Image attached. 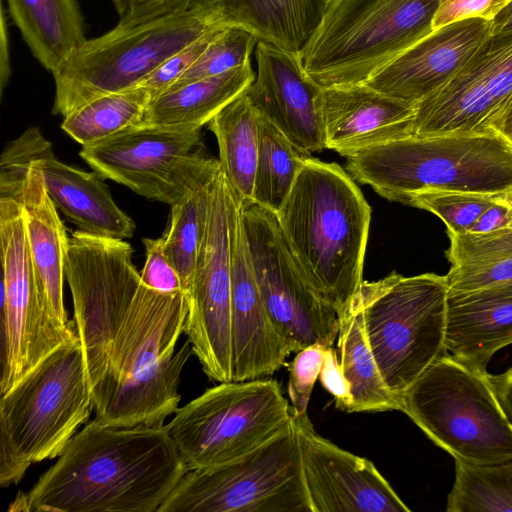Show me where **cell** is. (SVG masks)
<instances>
[{
    "instance_id": "6da1fadb",
    "label": "cell",
    "mask_w": 512,
    "mask_h": 512,
    "mask_svg": "<svg viewBox=\"0 0 512 512\" xmlns=\"http://www.w3.org/2000/svg\"><path fill=\"white\" fill-rule=\"evenodd\" d=\"M186 472L164 424L110 426L94 419L8 510L158 512Z\"/></svg>"
},
{
    "instance_id": "7a4b0ae2",
    "label": "cell",
    "mask_w": 512,
    "mask_h": 512,
    "mask_svg": "<svg viewBox=\"0 0 512 512\" xmlns=\"http://www.w3.org/2000/svg\"><path fill=\"white\" fill-rule=\"evenodd\" d=\"M276 213L285 240L315 291L339 319L358 296L371 208L350 174L307 157Z\"/></svg>"
},
{
    "instance_id": "3957f363",
    "label": "cell",
    "mask_w": 512,
    "mask_h": 512,
    "mask_svg": "<svg viewBox=\"0 0 512 512\" xmlns=\"http://www.w3.org/2000/svg\"><path fill=\"white\" fill-rule=\"evenodd\" d=\"M187 312L184 291L160 292L141 281L105 373L91 389L96 421L156 425L175 414L181 372L193 353L188 340L175 353Z\"/></svg>"
},
{
    "instance_id": "277c9868",
    "label": "cell",
    "mask_w": 512,
    "mask_h": 512,
    "mask_svg": "<svg viewBox=\"0 0 512 512\" xmlns=\"http://www.w3.org/2000/svg\"><path fill=\"white\" fill-rule=\"evenodd\" d=\"M346 158L355 181L402 204L427 190L497 194L512 187V144L494 130L409 136Z\"/></svg>"
},
{
    "instance_id": "5b68a950",
    "label": "cell",
    "mask_w": 512,
    "mask_h": 512,
    "mask_svg": "<svg viewBox=\"0 0 512 512\" xmlns=\"http://www.w3.org/2000/svg\"><path fill=\"white\" fill-rule=\"evenodd\" d=\"M94 409L78 336L55 349L0 399V485L58 457Z\"/></svg>"
},
{
    "instance_id": "8992f818",
    "label": "cell",
    "mask_w": 512,
    "mask_h": 512,
    "mask_svg": "<svg viewBox=\"0 0 512 512\" xmlns=\"http://www.w3.org/2000/svg\"><path fill=\"white\" fill-rule=\"evenodd\" d=\"M437 0H330L301 59L322 87L366 82L433 31Z\"/></svg>"
},
{
    "instance_id": "52a82bcc",
    "label": "cell",
    "mask_w": 512,
    "mask_h": 512,
    "mask_svg": "<svg viewBox=\"0 0 512 512\" xmlns=\"http://www.w3.org/2000/svg\"><path fill=\"white\" fill-rule=\"evenodd\" d=\"M365 336L382 378L397 398L447 352L445 276L392 272L364 281L357 296Z\"/></svg>"
},
{
    "instance_id": "ba28073f",
    "label": "cell",
    "mask_w": 512,
    "mask_h": 512,
    "mask_svg": "<svg viewBox=\"0 0 512 512\" xmlns=\"http://www.w3.org/2000/svg\"><path fill=\"white\" fill-rule=\"evenodd\" d=\"M400 411L455 460L490 464L512 459V424L489 373L449 353L406 391Z\"/></svg>"
},
{
    "instance_id": "9c48e42d",
    "label": "cell",
    "mask_w": 512,
    "mask_h": 512,
    "mask_svg": "<svg viewBox=\"0 0 512 512\" xmlns=\"http://www.w3.org/2000/svg\"><path fill=\"white\" fill-rule=\"evenodd\" d=\"M221 24L214 11L160 18L89 39L55 74L52 112L63 117L100 96L136 87L170 56Z\"/></svg>"
},
{
    "instance_id": "30bf717a",
    "label": "cell",
    "mask_w": 512,
    "mask_h": 512,
    "mask_svg": "<svg viewBox=\"0 0 512 512\" xmlns=\"http://www.w3.org/2000/svg\"><path fill=\"white\" fill-rule=\"evenodd\" d=\"M292 409L275 379L230 381L207 389L165 425L187 471L234 461L276 436Z\"/></svg>"
},
{
    "instance_id": "8fae6325",
    "label": "cell",
    "mask_w": 512,
    "mask_h": 512,
    "mask_svg": "<svg viewBox=\"0 0 512 512\" xmlns=\"http://www.w3.org/2000/svg\"><path fill=\"white\" fill-rule=\"evenodd\" d=\"M158 512H311L292 418L246 455L187 471Z\"/></svg>"
},
{
    "instance_id": "7c38bea8",
    "label": "cell",
    "mask_w": 512,
    "mask_h": 512,
    "mask_svg": "<svg viewBox=\"0 0 512 512\" xmlns=\"http://www.w3.org/2000/svg\"><path fill=\"white\" fill-rule=\"evenodd\" d=\"M201 128L140 122L85 145L89 166L135 193L170 206L211 184L219 160L202 153Z\"/></svg>"
},
{
    "instance_id": "4fadbf2b",
    "label": "cell",
    "mask_w": 512,
    "mask_h": 512,
    "mask_svg": "<svg viewBox=\"0 0 512 512\" xmlns=\"http://www.w3.org/2000/svg\"><path fill=\"white\" fill-rule=\"evenodd\" d=\"M132 252L122 239L79 230L69 238L65 278L91 389L105 373L114 341L141 283Z\"/></svg>"
},
{
    "instance_id": "5bb4252c",
    "label": "cell",
    "mask_w": 512,
    "mask_h": 512,
    "mask_svg": "<svg viewBox=\"0 0 512 512\" xmlns=\"http://www.w3.org/2000/svg\"><path fill=\"white\" fill-rule=\"evenodd\" d=\"M1 362L4 394L62 344L76 338L75 324L48 311L36 279L20 202L0 197Z\"/></svg>"
},
{
    "instance_id": "9a60e30c",
    "label": "cell",
    "mask_w": 512,
    "mask_h": 512,
    "mask_svg": "<svg viewBox=\"0 0 512 512\" xmlns=\"http://www.w3.org/2000/svg\"><path fill=\"white\" fill-rule=\"evenodd\" d=\"M239 208L254 277L273 322L294 352L314 344L333 346L339 316L310 284L276 213L252 200L239 202Z\"/></svg>"
},
{
    "instance_id": "2e32d148",
    "label": "cell",
    "mask_w": 512,
    "mask_h": 512,
    "mask_svg": "<svg viewBox=\"0 0 512 512\" xmlns=\"http://www.w3.org/2000/svg\"><path fill=\"white\" fill-rule=\"evenodd\" d=\"M234 199L220 171L211 186L204 237L186 292L184 333L204 373L219 383L233 381L230 215Z\"/></svg>"
},
{
    "instance_id": "e0dca14e",
    "label": "cell",
    "mask_w": 512,
    "mask_h": 512,
    "mask_svg": "<svg viewBox=\"0 0 512 512\" xmlns=\"http://www.w3.org/2000/svg\"><path fill=\"white\" fill-rule=\"evenodd\" d=\"M512 95V31L491 34L441 88L416 104L413 136L490 131Z\"/></svg>"
},
{
    "instance_id": "ac0fdd59",
    "label": "cell",
    "mask_w": 512,
    "mask_h": 512,
    "mask_svg": "<svg viewBox=\"0 0 512 512\" xmlns=\"http://www.w3.org/2000/svg\"><path fill=\"white\" fill-rule=\"evenodd\" d=\"M311 512H410L375 465L319 435L307 412L292 414Z\"/></svg>"
},
{
    "instance_id": "d6986e66",
    "label": "cell",
    "mask_w": 512,
    "mask_h": 512,
    "mask_svg": "<svg viewBox=\"0 0 512 512\" xmlns=\"http://www.w3.org/2000/svg\"><path fill=\"white\" fill-rule=\"evenodd\" d=\"M256 61L257 74L244 95L257 114L304 152L326 149L323 87L307 74L301 57L259 41Z\"/></svg>"
},
{
    "instance_id": "ffe728a7",
    "label": "cell",
    "mask_w": 512,
    "mask_h": 512,
    "mask_svg": "<svg viewBox=\"0 0 512 512\" xmlns=\"http://www.w3.org/2000/svg\"><path fill=\"white\" fill-rule=\"evenodd\" d=\"M230 234L232 378L237 382L262 379L283 366L294 349L262 300L236 198L231 208Z\"/></svg>"
},
{
    "instance_id": "44dd1931",
    "label": "cell",
    "mask_w": 512,
    "mask_h": 512,
    "mask_svg": "<svg viewBox=\"0 0 512 512\" xmlns=\"http://www.w3.org/2000/svg\"><path fill=\"white\" fill-rule=\"evenodd\" d=\"M491 34L488 19L450 23L410 46L364 83L416 105L446 84Z\"/></svg>"
},
{
    "instance_id": "7402d4cb",
    "label": "cell",
    "mask_w": 512,
    "mask_h": 512,
    "mask_svg": "<svg viewBox=\"0 0 512 512\" xmlns=\"http://www.w3.org/2000/svg\"><path fill=\"white\" fill-rule=\"evenodd\" d=\"M415 104L365 83L323 87L320 110L326 149L348 157L363 149L413 136Z\"/></svg>"
},
{
    "instance_id": "603a6c76",
    "label": "cell",
    "mask_w": 512,
    "mask_h": 512,
    "mask_svg": "<svg viewBox=\"0 0 512 512\" xmlns=\"http://www.w3.org/2000/svg\"><path fill=\"white\" fill-rule=\"evenodd\" d=\"M512 344V280L448 293L445 345L449 354L486 372L492 356Z\"/></svg>"
},
{
    "instance_id": "cb8c5ba5",
    "label": "cell",
    "mask_w": 512,
    "mask_h": 512,
    "mask_svg": "<svg viewBox=\"0 0 512 512\" xmlns=\"http://www.w3.org/2000/svg\"><path fill=\"white\" fill-rule=\"evenodd\" d=\"M46 191L59 209L79 231L115 238H131L135 223L115 203L104 177L86 172L58 160L53 151L35 160Z\"/></svg>"
},
{
    "instance_id": "d4e9b609",
    "label": "cell",
    "mask_w": 512,
    "mask_h": 512,
    "mask_svg": "<svg viewBox=\"0 0 512 512\" xmlns=\"http://www.w3.org/2000/svg\"><path fill=\"white\" fill-rule=\"evenodd\" d=\"M19 202L24 212L28 246L42 299L60 324L72 326L75 322L68 319L63 300L69 237L46 191L42 174L32 166Z\"/></svg>"
},
{
    "instance_id": "484cf974",
    "label": "cell",
    "mask_w": 512,
    "mask_h": 512,
    "mask_svg": "<svg viewBox=\"0 0 512 512\" xmlns=\"http://www.w3.org/2000/svg\"><path fill=\"white\" fill-rule=\"evenodd\" d=\"M330 0H217L214 13L225 26H239L266 42L302 56Z\"/></svg>"
},
{
    "instance_id": "4316f807",
    "label": "cell",
    "mask_w": 512,
    "mask_h": 512,
    "mask_svg": "<svg viewBox=\"0 0 512 512\" xmlns=\"http://www.w3.org/2000/svg\"><path fill=\"white\" fill-rule=\"evenodd\" d=\"M9 14L39 63L57 73L86 41L75 0H6Z\"/></svg>"
},
{
    "instance_id": "83f0119b",
    "label": "cell",
    "mask_w": 512,
    "mask_h": 512,
    "mask_svg": "<svg viewBox=\"0 0 512 512\" xmlns=\"http://www.w3.org/2000/svg\"><path fill=\"white\" fill-rule=\"evenodd\" d=\"M251 62L228 72L172 88L149 101L142 122L202 128L242 95L255 79Z\"/></svg>"
},
{
    "instance_id": "f1b7e54d",
    "label": "cell",
    "mask_w": 512,
    "mask_h": 512,
    "mask_svg": "<svg viewBox=\"0 0 512 512\" xmlns=\"http://www.w3.org/2000/svg\"><path fill=\"white\" fill-rule=\"evenodd\" d=\"M259 120L243 93L207 124L217 140L221 172L239 202L252 200Z\"/></svg>"
},
{
    "instance_id": "f546056e",
    "label": "cell",
    "mask_w": 512,
    "mask_h": 512,
    "mask_svg": "<svg viewBox=\"0 0 512 512\" xmlns=\"http://www.w3.org/2000/svg\"><path fill=\"white\" fill-rule=\"evenodd\" d=\"M448 236L451 268L445 278L449 294L512 280V228Z\"/></svg>"
},
{
    "instance_id": "4dcf8cb0",
    "label": "cell",
    "mask_w": 512,
    "mask_h": 512,
    "mask_svg": "<svg viewBox=\"0 0 512 512\" xmlns=\"http://www.w3.org/2000/svg\"><path fill=\"white\" fill-rule=\"evenodd\" d=\"M337 350L353 396L349 413L400 410L386 386L368 345L358 298L340 318Z\"/></svg>"
},
{
    "instance_id": "1f68e13d",
    "label": "cell",
    "mask_w": 512,
    "mask_h": 512,
    "mask_svg": "<svg viewBox=\"0 0 512 512\" xmlns=\"http://www.w3.org/2000/svg\"><path fill=\"white\" fill-rule=\"evenodd\" d=\"M309 156L269 121L260 117L252 201L277 212Z\"/></svg>"
},
{
    "instance_id": "d6a6232c",
    "label": "cell",
    "mask_w": 512,
    "mask_h": 512,
    "mask_svg": "<svg viewBox=\"0 0 512 512\" xmlns=\"http://www.w3.org/2000/svg\"><path fill=\"white\" fill-rule=\"evenodd\" d=\"M149 101L139 86L103 95L65 116L61 128L85 146L142 122Z\"/></svg>"
},
{
    "instance_id": "836d02e7",
    "label": "cell",
    "mask_w": 512,
    "mask_h": 512,
    "mask_svg": "<svg viewBox=\"0 0 512 512\" xmlns=\"http://www.w3.org/2000/svg\"><path fill=\"white\" fill-rule=\"evenodd\" d=\"M447 512H512V459L490 464L455 460Z\"/></svg>"
},
{
    "instance_id": "e575fe53",
    "label": "cell",
    "mask_w": 512,
    "mask_h": 512,
    "mask_svg": "<svg viewBox=\"0 0 512 512\" xmlns=\"http://www.w3.org/2000/svg\"><path fill=\"white\" fill-rule=\"evenodd\" d=\"M212 183L171 206L169 224L162 237L164 253L178 273L185 293L191 287L204 237Z\"/></svg>"
},
{
    "instance_id": "d590c367",
    "label": "cell",
    "mask_w": 512,
    "mask_h": 512,
    "mask_svg": "<svg viewBox=\"0 0 512 512\" xmlns=\"http://www.w3.org/2000/svg\"><path fill=\"white\" fill-rule=\"evenodd\" d=\"M258 42L257 37L245 28L222 27L195 63L169 89L247 64Z\"/></svg>"
},
{
    "instance_id": "8d00e7d4",
    "label": "cell",
    "mask_w": 512,
    "mask_h": 512,
    "mask_svg": "<svg viewBox=\"0 0 512 512\" xmlns=\"http://www.w3.org/2000/svg\"><path fill=\"white\" fill-rule=\"evenodd\" d=\"M494 203V194L452 190H427L413 195L406 205L423 209L439 217L448 233L470 232L482 213Z\"/></svg>"
},
{
    "instance_id": "74e56055",
    "label": "cell",
    "mask_w": 512,
    "mask_h": 512,
    "mask_svg": "<svg viewBox=\"0 0 512 512\" xmlns=\"http://www.w3.org/2000/svg\"><path fill=\"white\" fill-rule=\"evenodd\" d=\"M52 151L51 143L37 127H30L9 142L0 161V197L19 202L32 163Z\"/></svg>"
},
{
    "instance_id": "f35d334b",
    "label": "cell",
    "mask_w": 512,
    "mask_h": 512,
    "mask_svg": "<svg viewBox=\"0 0 512 512\" xmlns=\"http://www.w3.org/2000/svg\"><path fill=\"white\" fill-rule=\"evenodd\" d=\"M118 14L117 26L129 28L160 18L214 11L217 0H111Z\"/></svg>"
},
{
    "instance_id": "ab89813d",
    "label": "cell",
    "mask_w": 512,
    "mask_h": 512,
    "mask_svg": "<svg viewBox=\"0 0 512 512\" xmlns=\"http://www.w3.org/2000/svg\"><path fill=\"white\" fill-rule=\"evenodd\" d=\"M326 346L314 344L297 352L288 364V394L292 403V414L307 412L314 384L319 377Z\"/></svg>"
},
{
    "instance_id": "60d3db41",
    "label": "cell",
    "mask_w": 512,
    "mask_h": 512,
    "mask_svg": "<svg viewBox=\"0 0 512 512\" xmlns=\"http://www.w3.org/2000/svg\"><path fill=\"white\" fill-rule=\"evenodd\" d=\"M222 27L224 26L209 31L170 56L137 86L149 94L150 100L167 91L195 63Z\"/></svg>"
},
{
    "instance_id": "b9f144b4",
    "label": "cell",
    "mask_w": 512,
    "mask_h": 512,
    "mask_svg": "<svg viewBox=\"0 0 512 512\" xmlns=\"http://www.w3.org/2000/svg\"><path fill=\"white\" fill-rule=\"evenodd\" d=\"M143 244L146 262L140 273L142 283L160 292L183 291L181 279L164 253L162 237L144 238Z\"/></svg>"
},
{
    "instance_id": "7bdbcfd3",
    "label": "cell",
    "mask_w": 512,
    "mask_h": 512,
    "mask_svg": "<svg viewBox=\"0 0 512 512\" xmlns=\"http://www.w3.org/2000/svg\"><path fill=\"white\" fill-rule=\"evenodd\" d=\"M510 1L512 0H437L433 30L469 18L492 20Z\"/></svg>"
},
{
    "instance_id": "ee69618b",
    "label": "cell",
    "mask_w": 512,
    "mask_h": 512,
    "mask_svg": "<svg viewBox=\"0 0 512 512\" xmlns=\"http://www.w3.org/2000/svg\"><path fill=\"white\" fill-rule=\"evenodd\" d=\"M319 379L322 386L334 397L336 407L349 413L353 401L351 385L344 375L333 346L326 347Z\"/></svg>"
},
{
    "instance_id": "f6af8a7d",
    "label": "cell",
    "mask_w": 512,
    "mask_h": 512,
    "mask_svg": "<svg viewBox=\"0 0 512 512\" xmlns=\"http://www.w3.org/2000/svg\"><path fill=\"white\" fill-rule=\"evenodd\" d=\"M504 228H512V209L494 199V203L482 213L470 232L484 233Z\"/></svg>"
},
{
    "instance_id": "bcb514c9",
    "label": "cell",
    "mask_w": 512,
    "mask_h": 512,
    "mask_svg": "<svg viewBox=\"0 0 512 512\" xmlns=\"http://www.w3.org/2000/svg\"><path fill=\"white\" fill-rule=\"evenodd\" d=\"M489 379L508 420L512 424V366L501 374H489Z\"/></svg>"
},
{
    "instance_id": "7dc6e473",
    "label": "cell",
    "mask_w": 512,
    "mask_h": 512,
    "mask_svg": "<svg viewBox=\"0 0 512 512\" xmlns=\"http://www.w3.org/2000/svg\"><path fill=\"white\" fill-rule=\"evenodd\" d=\"M10 76L9 50H8V32L6 16L2 10L1 14V44H0V84L1 93L8 82Z\"/></svg>"
},
{
    "instance_id": "c3c4849f",
    "label": "cell",
    "mask_w": 512,
    "mask_h": 512,
    "mask_svg": "<svg viewBox=\"0 0 512 512\" xmlns=\"http://www.w3.org/2000/svg\"><path fill=\"white\" fill-rule=\"evenodd\" d=\"M491 129L501 134L512 144V95L494 120Z\"/></svg>"
},
{
    "instance_id": "681fc988",
    "label": "cell",
    "mask_w": 512,
    "mask_h": 512,
    "mask_svg": "<svg viewBox=\"0 0 512 512\" xmlns=\"http://www.w3.org/2000/svg\"><path fill=\"white\" fill-rule=\"evenodd\" d=\"M512 31V1L503 7L491 20L492 34Z\"/></svg>"
},
{
    "instance_id": "f907efd6",
    "label": "cell",
    "mask_w": 512,
    "mask_h": 512,
    "mask_svg": "<svg viewBox=\"0 0 512 512\" xmlns=\"http://www.w3.org/2000/svg\"><path fill=\"white\" fill-rule=\"evenodd\" d=\"M494 199L498 202L506 204L512 209V187L504 192L494 194Z\"/></svg>"
}]
</instances>
